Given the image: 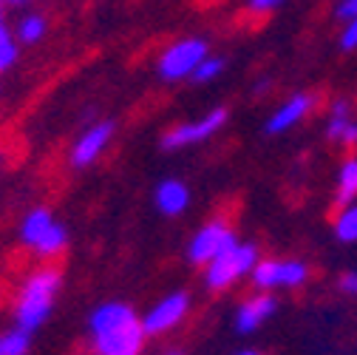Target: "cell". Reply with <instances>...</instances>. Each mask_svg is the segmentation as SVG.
I'll use <instances>...</instances> for the list:
<instances>
[{
  "mask_svg": "<svg viewBox=\"0 0 357 355\" xmlns=\"http://www.w3.org/2000/svg\"><path fill=\"white\" fill-rule=\"evenodd\" d=\"M326 137L335 143H343V145H357V119L351 117V103L346 97L335 100L329 108Z\"/></svg>",
  "mask_w": 357,
  "mask_h": 355,
  "instance_id": "13",
  "label": "cell"
},
{
  "mask_svg": "<svg viewBox=\"0 0 357 355\" xmlns=\"http://www.w3.org/2000/svg\"><path fill=\"white\" fill-rule=\"evenodd\" d=\"M258 264V247L244 242V245H230L227 250H221L210 264H207V273H204V284L210 290H225L230 284H236L241 276H250L252 268Z\"/></svg>",
  "mask_w": 357,
  "mask_h": 355,
  "instance_id": "4",
  "label": "cell"
},
{
  "mask_svg": "<svg viewBox=\"0 0 357 355\" xmlns=\"http://www.w3.org/2000/svg\"><path fill=\"white\" fill-rule=\"evenodd\" d=\"M340 49L343 52H354L357 49V17H351L340 34Z\"/></svg>",
  "mask_w": 357,
  "mask_h": 355,
  "instance_id": "21",
  "label": "cell"
},
{
  "mask_svg": "<svg viewBox=\"0 0 357 355\" xmlns=\"http://www.w3.org/2000/svg\"><path fill=\"white\" fill-rule=\"evenodd\" d=\"M340 290H343L346 296H357V270H351V273H346V276L340 279Z\"/></svg>",
  "mask_w": 357,
  "mask_h": 355,
  "instance_id": "24",
  "label": "cell"
},
{
  "mask_svg": "<svg viewBox=\"0 0 357 355\" xmlns=\"http://www.w3.org/2000/svg\"><path fill=\"white\" fill-rule=\"evenodd\" d=\"M357 202V157H349L340 171H337V191H335V205L346 208Z\"/></svg>",
  "mask_w": 357,
  "mask_h": 355,
  "instance_id": "15",
  "label": "cell"
},
{
  "mask_svg": "<svg viewBox=\"0 0 357 355\" xmlns=\"http://www.w3.org/2000/svg\"><path fill=\"white\" fill-rule=\"evenodd\" d=\"M337 17H340V20L357 17V0H343V3L337 6Z\"/></svg>",
  "mask_w": 357,
  "mask_h": 355,
  "instance_id": "23",
  "label": "cell"
},
{
  "mask_svg": "<svg viewBox=\"0 0 357 355\" xmlns=\"http://www.w3.org/2000/svg\"><path fill=\"white\" fill-rule=\"evenodd\" d=\"M60 287H63V276H60L57 268H40V270H34L23 282V287L17 293V301H15V327H23L29 333L40 330L43 324L49 321V316H52Z\"/></svg>",
  "mask_w": 357,
  "mask_h": 355,
  "instance_id": "2",
  "label": "cell"
},
{
  "mask_svg": "<svg viewBox=\"0 0 357 355\" xmlns=\"http://www.w3.org/2000/svg\"><path fill=\"white\" fill-rule=\"evenodd\" d=\"M258 290H278V287H301L309 279V268L298 259H258L250 273Z\"/></svg>",
  "mask_w": 357,
  "mask_h": 355,
  "instance_id": "5",
  "label": "cell"
},
{
  "mask_svg": "<svg viewBox=\"0 0 357 355\" xmlns=\"http://www.w3.org/2000/svg\"><path fill=\"white\" fill-rule=\"evenodd\" d=\"M264 92H270V80H261V82L255 85V94H264Z\"/></svg>",
  "mask_w": 357,
  "mask_h": 355,
  "instance_id": "25",
  "label": "cell"
},
{
  "mask_svg": "<svg viewBox=\"0 0 357 355\" xmlns=\"http://www.w3.org/2000/svg\"><path fill=\"white\" fill-rule=\"evenodd\" d=\"M335 236H337L340 242H346V245L357 242V202L346 205V208L340 210V216L335 219Z\"/></svg>",
  "mask_w": 357,
  "mask_h": 355,
  "instance_id": "19",
  "label": "cell"
},
{
  "mask_svg": "<svg viewBox=\"0 0 357 355\" xmlns=\"http://www.w3.org/2000/svg\"><path fill=\"white\" fill-rule=\"evenodd\" d=\"M207 57V43L199 37H188V40H178L173 46L165 49V55L159 57V77L173 82V80H185L196 71V66Z\"/></svg>",
  "mask_w": 357,
  "mask_h": 355,
  "instance_id": "6",
  "label": "cell"
},
{
  "mask_svg": "<svg viewBox=\"0 0 357 355\" xmlns=\"http://www.w3.org/2000/svg\"><path fill=\"white\" fill-rule=\"evenodd\" d=\"M170 355H182V352H170Z\"/></svg>",
  "mask_w": 357,
  "mask_h": 355,
  "instance_id": "28",
  "label": "cell"
},
{
  "mask_svg": "<svg viewBox=\"0 0 357 355\" xmlns=\"http://www.w3.org/2000/svg\"><path fill=\"white\" fill-rule=\"evenodd\" d=\"M221 71H225V60H221V57H204L199 66H196V71L190 74V80L193 82H210V80H215Z\"/></svg>",
  "mask_w": 357,
  "mask_h": 355,
  "instance_id": "20",
  "label": "cell"
},
{
  "mask_svg": "<svg viewBox=\"0 0 357 355\" xmlns=\"http://www.w3.org/2000/svg\"><path fill=\"white\" fill-rule=\"evenodd\" d=\"M230 245H236V236L225 222H207V225L199 228L196 236L190 239L188 259L193 264H210L221 250H227Z\"/></svg>",
  "mask_w": 357,
  "mask_h": 355,
  "instance_id": "8",
  "label": "cell"
},
{
  "mask_svg": "<svg viewBox=\"0 0 357 355\" xmlns=\"http://www.w3.org/2000/svg\"><path fill=\"white\" fill-rule=\"evenodd\" d=\"M312 106H315V97H309V94H295V97H289L270 119H266V134H284V131H289L292 125H298L309 111H312Z\"/></svg>",
  "mask_w": 357,
  "mask_h": 355,
  "instance_id": "12",
  "label": "cell"
},
{
  "mask_svg": "<svg viewBox=\"0 0 357 355\" xmlns=\"http://www.w3.org/2000/svg\"><path fill=\"white\" fill-rule=\"evenodd\" d=\"M17 63V37L3 20V3H0V74H6Z\"/></svg>",
  "mask_w": 357,
  "mask_h": 355,
  "instance_id": "16",
  "label": "cell"
},
{
  "mask_svg": "<svg viewBox=\"0 0 357 355\" xmlns=\"http://www.w3.org/2000/svg\"><path fill=\"white\" fill-rule=\"evenodd\" d=\"M275 310H278V301H275V296H270L266 290H264L261 296L247 298V301L238 307V313H236V330H238L241 335L255 333L266 319L275 316Z\"/></svg>",
  "mask_w": 357,
  "mask_h": 355,
  "instance_id": "11",
  "label": "cell"
},
{
  "mask_svg": "<svg viewBox=\"0 0 357 355\" xmlns=\"http://www.w3.org/2000/svg\"><path fill=\"white\" fill-rule=\"evenodd\" d=\"M46 17L43 15H23L17 20V29H15V37L20 43H26V46H34V43H40L43 37H46Z\"/></svg>",
  "mask_w": 357,
  "mask_h": 355,
  "instance_id": "17",
  "label": "cell"
},
{
  "mask_svg": "<svg viewBox=\"0 0 357 355\" xmlns=\"http://www.w3.org/2000/svg\"><path fill=\"white\" fill-rule=\"evenodd\" d=\"M20 242L26 247H31L37 256L52 259V256H57V253L66 250L68 231H66V225L54 222V216H52L49 208H34L20 222Z\"/></svg>",
  "mask_w": 357,
  "mask_h": 355,
  "instance_id": "3",
  "label": "cell"
},
{
  "mask_svg": "<svg viewBox=\"0 0 357 355\" xmlns=\"http://www.w3.org/2000/svg\"><path fill=\"white\" fill-rule=\"evenodd\" d=\"M88 333L97 355H142L145 327L137 310L125 301H105L88 316Z\"/></svg>",
  "mask_w": 357,
  "mask_h": 355,
  "instance_id": "1",
  "label": "cell"
},
{
  "mask_svg": "<svg viewBox=\"0 0 357 355\" xmlns=\"http://www.w3.org/2000/svg\"><path fill=\"white\" fill-rule=\"evenodd\" d=\"M153 205L165 216H178V213H185L188 205H190V191H188L185 182H178V180H165V182L156 185Z\"/></svg>",
  "mask_w": 357,
  "mask_h": 355,
  "instance_id": "14",
  "label": "cell"
},
{
  "mask_svg": "<svg viewBox=\"0 0 357 355\" xmlns=\"http://www.w3.org/2000/svg\"><path fill=\"white\" fill-rule=\"evenodd\" d=\"M236 355H258L255 349H241V352H236Z\"/></svg>",
  "mask_w": 357,
  "mask_h": 355,
  "instance_id": "27",
  "label": "cell"
},
{
  "mask_svg": "<svg viewBox=\"0 0 357 355\" xmlns=\"http://www.w3.org/2000/svg\"><path fill=\"white\" fill-rule=\"evenodd\" d=\"M111 137H114V122L111 119L88 125L79 134V140L74 143V148H71V165L74 168H88L91 162H97L100 154L108 148Z\"/></svg>",
  "mask_w": 357,
  "mask_h": 355,
  "instance_id": "10",
  "label": "cell"
},
{
  "mask_svg": "<svg viewBox=\"0 0 357 355\" xmlns=\"http://www.w3.org/2000/svg\"><path fill=\"white\" fill-rule=\"evenodd\" d=\"M225 122H227V111H225V108H215V111L204 114L202 119L182 122V125H176L173 131H167V134L162 137V148H165V151H176V148L199 145V143L210 140Z\"/></svg>",
  "mask_w": 357,
  "mask_h": 355,
  "instance_id": "7",
  "label": "cell"
},
{
  "mask_svg": "<svg viewBox=\"0 0 357 355\" xmlns=\"http://www.w3.org/2000/svg\"><path fill=\"white\" fill-rule=\"evenodd\" d=\"M31 333L23 327H12L6 335H0V355H29Z\"/></svg>",
  "mask_w": 357,
  "mask_h": 355,
  "instance_id": "18",
  "label": "cell"
},
{
  "mask_svg": "<svg viewBox=\"0 0 357 355\" xmlns=\"http://www.w3.org/2000/svg\"><path fill=\"white\" fill-rule=\"evenodd\" d=\"M188 310H190V296L188 293H170L142 316V327H145L148 335L167 333L170 327H176L188 316Z\"/></svg>",
  "mask_w": 357,
  "mask_h": 355,
  "instance_id": "9",
  "label": "cell"
},
{
  "mask_svg": "<svg viewBox=\"0 0 357 355\" xmlns=\"http://www.w3.org/2000/svg\"><path fill=\"white\" fill-rule=\"evenodd\" d=\"M0 3H6V6H23V3H29V0H0Z\"/></svg>",
  "mask_w": 357,
  "mask_h": 355,
  "instance_id": "26",
  "label": "cell"
},
{
  "mask_svg": "<svg viewBox=\"0 0 357 355\" xmlns=\"http://www.w3.org/2000/svg\"><path fill=\"white\" fill-rule=\"evenodd\" d=\"M284 3V0H247V6H250V12H255V15H266V12H273V9H278Z\"/></svg>",
  "mask_w": 357,
  "mask_h": 355,
  "instance_id": "22",
  "label": "cell"
}]
</instances>
